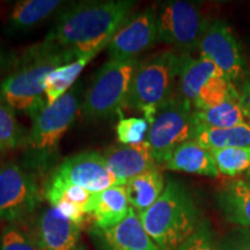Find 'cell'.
Returning <instances> with one entry per match:
<instances>
[{
	"label": "cell",
	"instance_id": "1",
	"mask_svg": "<svg viewBox=\"0 0 250 250\" xmlns=\"http://www.w3.org/2000/svg\"><path fill=\"white\" fill-rule=\"evenodd\" d=\"M136 2L130 0L81 1L66 6L56 19L45 41L79 59L105 49Z\"/></svg>",
	"mask_w": 250,
	"mask_h": 250
},
{
	"label": "cell",
	"instance_id": "2",
	"mask_svg": "<svg viewBox=\"0 0 250 250\" xmlns=\"http://www.w3.org/2000/svg\"><path fill=\"white\" fill-rule=\"evenodd\" d=\"M77 61L73 54L43 40L15 59L11 72L0 83V98L14 110L34 120L45 108L46 77L62 65Z\"/></svg>",
	"mask_w": 250,
	"mask_h": 250
},
{
	"label": "cell",
	"instance_id": "3",
	"mask_svg": "<svg viewBox=\"0 0 250 250\" xmlns=\"http://www.w3.org/2000/svg\"><path fill=\"white\" fill-rule=\"evenodd\" d=\"M138 215L159 250H177L202 223L191 195L174 180L168 181L158 201Z\"/></svg>",
	"mask_w": 250,
	"mask_h": 250
},
{
	"label": "cell",
	"instance_id": "4",
	"mask_svg": "<svg viewBox=\"0 0 250 250\" xmlns=\"http://www.w3.org/2000/svg\"><path fill=\"white\" fill-rule=\"evenodd\" d=\"M183 58L182 52L162 50L138 61L125 107L142 112L149 123L159 108L174 98Z\"/></svg>",
	"mask_w": 250,
	"mask_h": 250
},
{
	"label": "cell",
	"instance_id": "5",
	"mask_svg": "<svg viewBox=\"0 0 250 250\" xmlns=\"http://www.w3.org/2000/svg\"><path fill=\"white\" fill-rule=\"evenodd\" d=\"M85 92L83 81L77 83L61 99L43 108L34 118L24 144L31 165L43 166L56 154L59 142L81 110Z\"/></svg>",
	"mask_w": 250,
	"mask_h": 250
},
{
	"label": "cell",
	"instance_id": "6",
	"mask_svg": "<svg viewBox=\"0 0 250 250\" xmlns=\"http://www.w3.org/2000/svg\"><path fill=\"white\" fill-rule=\"evenodd\" d=\"M138 61L109 58L99 68L83 96V116L95 121L109 120L125 107Z\"/></svg>",
	"mask_w": 250,
	"mask_h": 250
},
{
	"label": "cell",
	"instance_id": "7",
	"mask_svg": "<svg viewBox=\"0 0 250 250\" xmlns=\"http://www.w3.org/2000/svg\"><path fill=\"white\" fill-rule=\"evenodd\" d=\"M196 125L191 104L180 96L173 98L159 108L149 122L146 139L158 167H165L181 144L193 139Z\"/></svg>",
	"mask_w": 250,
	"mask_h": 250
},
{
	"label": "cell",
	"instance_id": "8",
	"mask_svg": "<svg viewBox=\"0 0 250 250\" xmlns=\"http://www.w3.org/2000/svg\"><path fill=\"white\" fill-rule=\"evenodd\" d=\"M156 11L159 42L189 54L198 49L210 20L201 6L186 0H169L161 2Z\"/></svg>",
	"mask_w": 250,
	"mask_h": 250
},
{
	"label": "cell",
	"instance_id": "9",
	"mask_svg": "<svg viewBox=\"0 0 250 250\" xmlns=\"http://www.w3.org/2000/svg\"><path fill=\"white\" fill-rule=\"evenodd\" d=\"M199 56L213 62L234 85L246 76V61L232 28L224 20L210 21L198 45Z\"/></svg>",
	"mask_w": 250,
	"mask_h": 250
},
{
	"label": "cell",
	"instance_id": "10",
	"mask_svg": "<svg viewBox=\"0 0 250 250\" xmlns=\"http://www.w3.org/2000/svg\"><path fill=\"white\" fill-rule=\"evenodd\" d=\"M40 203L33 175L14 162L0 165V219L9 223L22 220Z\"/></svg>",
	"mask_w": 250,
	"mask_h": 250
},
{
	"label": "cell",
	"instance_id": "11",
	"mask_svg": "<svg viewBox=\"0 0 250 250\" xmlns=\"http://www.w3.org/2000/svg\"><path fill=\"white\" fill-rule=\"evenodd\" d=\"M156 42V11L154 7L144 8L131 14L109 42V58L138 59V56L152 49Z\"/></svg>",
	"mask_w": 250,
	"mask_h": 250
},
{
	"label": "cell",
	"instance_id": "12",
	"mask_svg": "<svg viewBox=\"0 0 250 250\" xmlns=\"http://www.w3.org/2000/svg\"><path fill=\"white\" fill-rule=\"evenodd\" d=\"M51 174L94 193L122 186L109 169L101 153L94 151L68 156Z\"/></svg>",
	"mask_w": 250,
	"mask_h": 250
},
{
	"label": "cell",
	"instance_id": "13",
	"mask_svg": "<svg viewBox=\"0 0 250 250\" xmlns=\"http://www.w3.org/2000/svg\"><path fill=\"white\" fill-rule=\"evenodd\" d=\"M90 235L98 250H159L132 208L122 223L105 229L93 227Z\"/></svg>",
	"mask_w": 250,
	"mask_h": 250
},
{
	"label": "cell",
	"instance_id": "14",
	"mask_svg": "<svg viewBox=\"0 0 250 250\" xmlns=\"http://www.w3.org/2000/svg\"><path fill=\"white\" fill-rule=\"evenodd\" d=\"M101 154L122 186L133 177L158 167L147 140L137 145H112Z\"/></svg>",
	"mask_w": 250,
	"mask_h": 250
},
{
	"label": "cell",
	"instance_id": "15",
	"mask_svg": "<svg viewBox=\"0 0 250 250\" xmlns=\"http://www.w3.org/2000/svg\"><path fill=\"white\" fill-rule=\"evenodd\" d=\"M81 226L54 206L42 212L37 223V240L44 250H74L79 245Z\"/></svg>",
	"mask_w": 250,
	"mask_h": 250
},
{
	"label": "cell",
	"instance_id": "16",
	"mask_svg": "<svg viewBox=\"0 0 250 250\" xmlns=\"http://www.w3.org/2000/svg\"><path fill=\"white\" fill-rule=\"evenodd\" d=\"M164 168L208 177H218L220 175L211 152L193 139L181 144L173 152Z\"/></svg>",
	"mask_w": 250,
	"mask_h": 250
},
{
	"label": "cell",
	"instance_id": "17",
	"mask_svg": "<svg viewBox=\"0 0 250 250\" xmlns=\"http://www.w3.org/2000/svg\"><path fill=\"white\" fill-rule=\"evenodd\" d=\"M221 76H224L223 72L208 59L202 57V56L195 58L189 54H184L179 83H177L180 98L190 103L192 107L203 86L212 78Z\"/></svg>",
	"mask_w": 250,
	"mask_h": 250
},
{
	"label": "cell",
	"instance_id": "18",
	"mask_svg": "<svg viewBox=\"0 0 250 250\" xmlns=\"http://www.w3.org/2000/svg\"><path fill=\"white\" fill-rule=\"evenodd\" d=\"M218 205L227 221L250 229V182L243 180L228 182L219 192Z\"/></svg>",
	"mask_w": 250,
	"mask_h": 250
},
{
	"label": "cell",
	"instance_id": "19",
	"mask_svg": "<svg viewBox=\"0 0 250 250\" xmlns=\"http://www.w3.org/2000/svg\"><path fill=\"white\" fill-rule=\"evenodd\" d=\"M125 193L131 208L137 213L148 210L162 195L166 182L158 167L133 177L125 183Z\"/></svg>",
	"mask_w": 250,
	"mask_h": 250
},
{
	"label": "cell",
	"instance_id": "20",
	"mask_svg": "<svg viewBox=\"0 0 250 250\" xmlns=\"http://www.w3.org/2000/svg\"><path fill=\"white\" fill-rule=\"evenodd\" d=\"M130 208L124 186L112 187L96 193V204L92 214L93 227L105 229L116 226L126 218Z\"/></svg>",
	"mask_w": 250,
	"mask_h": 250
},
{
	"label": "cell",
	"instance_id": "21",
	"mask_svg": "<svg viewBox=\"0 0 250 250\" xmlns=\"http://www.w3.org/2000/svg\"><path fill=\"white\" fill-rule=\"evenodd\" d=\"M62 5L59 0H22L18 1L12 9L8 28L13 33L28 31L49 17H51Z\"/></svg>",
	"mask_w": 250,
	"mask_h": 250
},
{
	"label": "cell",
	"instance_id": "22",
	"mask_svg": "<svg viewBox=\"0 0 250 250\" xmlns=\"http://www.w3.org/2000/svg\"><path fill=\"white\" fill-rule=\"evenodd\" d=\"M193 140L208 149L250 147V124L243 123L226 129H215L196 125Z\"/></svg>",
	"mask_w": 250,
	"mask_h": 250
},
{
	"label": "cell",
	"instance_id": "23",
	"mask_svg": "<svg viewBox=\"0 0 250 250\" xmlns=\"http://www.w3.org/2000/svg\"><path fill=\"white\" fill-rule=\"evenodd\" d=\"M44 197L50 206H56L59 203H70L79 206L87 215L93 214L96 204V193L68 183L52 174L44 186Z\"/></svg>",
	"mask_w": 250,
	"mask_h": 250
},
{
	"label": "cell",
	"instance_id": "24",
	"mask_svg": "<svg viewBox=\"0 0 250 250\" xmlns=\"http://www.w3.org/2000/svg\"><path fill=\"white\" fill-rule=\"evenodd\" d=\"M193 117L197 125L215 129H226L248 123L240 104L239 89L217 107L193 110Z\"/></svg>",
	"mask_w": 250,
	"mask_h": 250
},
{
	"label": "cell",
	"instance_id": "25",
	"mask_svg": "<svg viewBox=\"0 0 250 250\" xmlns=\"http://www.w3.org/2000/svg\"><path fill=\"white\" fill-rule=\"evenodd\" d=\"M98 54L99 52H93V54L83 56V57L77 59V61L62 65V66L52 71L46 77L44 83V96L46 104H52L76 85V81L79 78L81 72Z\"/></svg>",
	"mask_w": 250,
	"mask_h": 250
},
{
	"label": "cell",
	"instance_id": "26",
	"mask_svg": "<svg viewBox=\"0 0 250 250\" xmlns=\"http://www.w3.org/2000/svg\"><path fill=\"white\" fill-rule=\"evenodd\" d=\"M26 139V131L15 117L14 109L0 98V153L24 146Z\"/></svg>",
	"mask_w": 250,
	"mask_h": 250
},
{
	"label": "cell",
	"instance_id": "27",
	"mask_svg": "<svg viewBox=\"0 0 250 250\" xmlns=\"http://www.w3.org/2000/svg\"><path fill=\"white\" fill-rule=\"evenodd\" d=\"M219 174L236 177L250 170V147H233L210 151Z\"/></svg>",
	"mask_w": 250,
	"mask_h": 250
},
{
	"label": "cell",
	"instance_id": "28",
	"mask_svg": "<svg viewBox=\"0 0 250 250\" xmlns=\"http://www.w3.org/2000/svg\"><path fill=\"white\" fill-rule=\"evenodd\" d=\"M236 90V86L226 77L221 76L212 78L203 86L196 101L193 102V110H203V109L217 107L226 101Z\"/></svg>",
	"mask_w": 250,
	"mask_h": 250
},
{
	"label": "cell",
	"instance_id": "29",
	"mask_svg": "<svg viewBox=\"0 0 250 250\" xmlns=\"http://www.w3.org/2000/svg\"><path fill=\"white\" fill-rule=\"evenodd\" d=\"M149 123L144 117L121 118L116 125L118 143L122 145H137L147 139Z\"/></svg>",
	"mask_w": 250,
	"mask_h": 250
},
{
	"label": "cell",
	"instance_id": "30",
	"mask_svg": "<svg viewBox=\"0 0 250 250\" xmlns=\"http://www.w3.org/2000/svg\"><path fill=\"white\" fill-rule=\"evenodd\" d=\"M0 250H44L39 240L22 232L15 225H9L1 235Z\"/></svg>",
	"mask_w": 250,
	"mask_h": 250
},
{
	"label": "cell",
	"instance_id": "31",
	"mask_svg": "<svg viewBox=\"0 0 250 250\" xmlns=\"http://www.w3.org/2000/svg\"><path fill=\"white\" fill-rule=\"evenodd\" d=\"M177 250H219L210 226L202 221L198 229Z\"/></svg>",
	"mask_w": 250,
	"mask_h": 250
},
{
	"label": "cell",
	"instance_id": "32",
	"mask_svg": "<svg viewBox=\"0 0 250 250\" xmlns=\"http://www.w3.org/2000/svg\"><path fill=\"white\" fill-rule=\"evenodd\" d=\"M219 250H250V229L236 227L223 237Z\"/></svg>",
	"mask_w": 250,
	"mask_h": 250
},
{
	"label": "cell",
	"instance_id": "33",
	"mask_svg": "<svg viewBox=\"0 0 250 250\" xmlns=\"http://www.w3.org/2000/svg\"><path fill=\"white\" fill-rule=\"evenodd\" d=\"M240 104H241L242 111L245 117L250 124V76L246 77L241 83H240Z\"/></svg>",
	"mask_w": 250,
	"mask_h": 250
},
{
	"label": "cell",
	"instance_id": "34",
	"mask_svg": "<svg viewBox=\"0 0 250 250\" xmlns=\"http://www.w3.org/2000/svg\"><path fill=\"white\" fill-rule=\"evenodd\" d=\"M15 59H17V57H13V55L8 54L5 50L0 49V76H1L6 70L12 68Z\"/></svg>",
	"mask_w": 250,
	"mask_h": 250
},
{
	"label": "cell",
	"instance_id": "35",
	"mask_svg": "<svg viewBox=\"0 0 250 250\" xmlns=\"http://www.w3.org/2000/svg\"><path fill=\"white\" fill-rule=\"evenodd\" d=\"M74 250H87V248L83 245V243H79V245L76 247V249H74Z\"/></svg>",
	"mask_w": 250,
	"mask_h": 250
}]
</instances>
